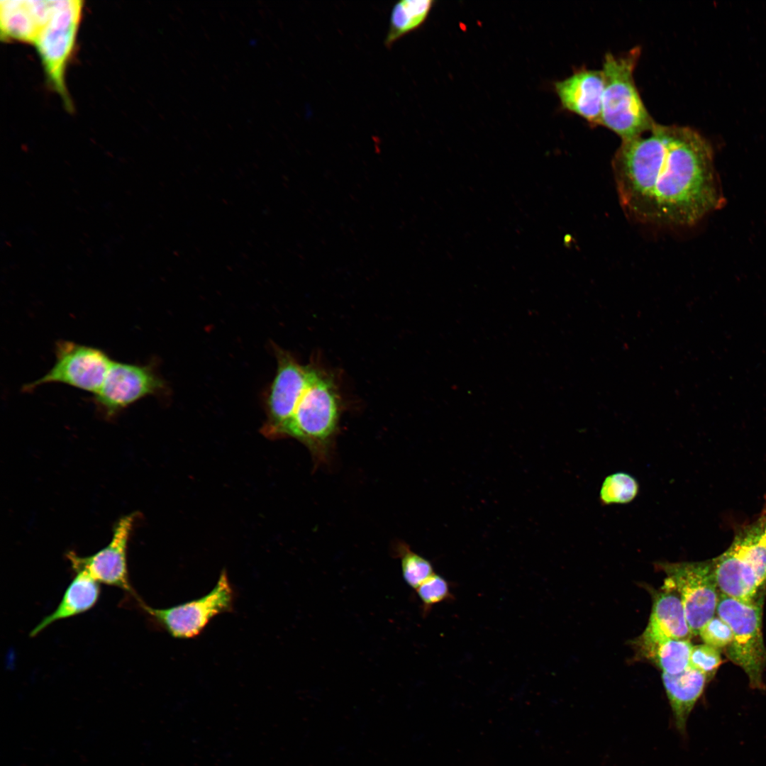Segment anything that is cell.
Segmentation results:
<instances>
[{
  "label": "cell",
  "instance_id": "obj_23",
  "mask_svg": "<svg viewBox=\"0 0 766 766\" xmlns=\"http://www.w3.org/2000/svg\"><path fill=\"white\" fill-rule=\"evenodd\" d=\"M721 663L720 650L706 644L693 645L689 666L703 673L709 680Z\"/></svg>",
  "mask_w": 766,
  "mask_h": 766
},
{
  "label": "cell",
  "instance_id": "obj_24",
  "mask_svg": "<svg viewBox=\"0 0 766 766\" xmlns=\"http://www.w3.org/2000/svg\"><path fill=\"white\" fill-rule=\"evenodd\" d=\"M699 635L704 644L719 650L728 647L733 638L731 628L718 616H714L709 621L701 628Z\"/></svg>",
  "mask_w": 766,
  "mask_h": 766
},
{
  "label": "cell",
  "instance_id": "obj_17",
  "mask_svg": "<svg viewBox=\"0 0 766 766\" xmlns=\"http://www.w3.org/2000/svg\"><path fill=\"white\" fill-rule=\"evenodd\" d=\"M0 8L2 40L32 44L40 22L35 1H2Z\"/></svg>",
  "mask_w": 766,
  "mask_h": 766
},
{
  "label": "cell",
  "instance_id": "obj_15",
  "mask_svg": "<svg viewBox=\"0 0 766 766\" xmlns=\"http://www.w3.org/2000/svg\"><path fill=\"white\" fill-rule=\"evenodd\" d=\"M662 680L675 728L681 735L685 736L689 716L701 696L708 679L703 673L689 666L677 675L662 672Z\"/></svg>",
  "mask_w": 766,
  "mask_h": 766
},
{
  "label": "cell",
  "instance_id": "obj_14",
  "mask_svg": "<svg viewBox=\"0 0 766 766\" xmlns=\"http://www.w3.org/2000/svg\"><path fill=\"white\" fill-rule=\"evenodd\" d=\"M652 595L650 617L640 637L651 640L672 638L689 640L693 635L687 621L681 597L673 584L665 579L662 587L654 590Z\"/></svg>",
  "mask_w": 766,
  "mask_h": 766
},
{
  "label": "cell",
  "instance_id": "obj_9",
  "mask_svg": "<svg viewBox=\"0 0 766 766\" xmlns=\"http://www.w3.org/2000/svg\"><path fill=\"white\" fill-rule=\"evenodd\" d=\"M657 567L678 592L692 635H699L715 616L720 594L711 560L660 562Z\"/></svg>",
  "mask_w": 766,
  "mask_h": 766
},
{
  "label": "cell",
  "instance_id": "obj_18",
  "mask_svg": "<svg viewBox=\"0 0 766 766\" xmlns=\"http://www.w3.org/2000/svg\"><path fill=\"white\" fill-rule=\"evenodd\" d=\"M637 643L642 655L664 673L677 675L689 667L693 646L690 640L672 638L650 640L640 637Z\"/></svg>",
  "mask_w": 766,
  "mask_h": 766
},
{
  "label": "cell",
  "instance_id": "obj_16",
  "mask_svg": "<svg viewBox=\"0 0 766 766\" xmlns=\"http://www.w3.org/2000/svg\"><path fill=\"white\" fill-rule=\"evenodd\" d=\"M100 589L99 583L89 575L82 572H75L55 609L43 617L29 635L35 637L56 621L88 611L96 604Z\"/></svg>",
  "mask_w": 766,
  "mask_h": 766
},
{
  "label": "cell",
  "instance_id": "obj_3",
  "mask_svg": "<svg viewBox=\"0 0 766 766\" xmlns=\"http://www.w3.org/2000/svg\"><path fill=\"white\" fill-rule=\"evenodd\" d=\"M710 560L720 593L746 603L761 599L766 584V504L755 521L737 528L726 550Z\"/></svg>",
  "mask_w": 766,
  "mask_h": 766
},
{
  "label": "cell",
  "instance_id": "obj_11",
  "mask_svg": "<svg viewBox=\"0 0 766 766\" xmlns=\"http://www.w3.org/2000/svg\"><path fill=\"white\" fill-rule=\"evenodd\" d=\"M277 372L266 398L267 421L262 433L278 438L291 418L309 379L311 364L301 365L288 351L274 345Z\"/></svg>",
  "mask_w": 766,
  "mask_h": 766
},
{
  "label": "cell",
  "instance_id": "obj_13",
  "mask_svg": "<svg viewBox=\"0 0 766 766\" xmlns=\"http://www.w3.org/2000/svg\"><path fill=\"white\" fill-rule=\"evenodd\" d=\"M562 106L591 125H601L604 77L602 70L580 68L554 84Z\"/></svg>",
  "mask_w": 766,
  "mask_h": 766
},
{
  "label": "cell",
  "instance_id": "obj_5",
  "mask_svg": "<svg viewBox=\"0 0 766 766\" xmlns=\"http://www.w3.org/2000/svg\"><path fill=\"white\" fill-rule=\"evenodd\" d=\"M762 599L746 603L720 593L716 614L731 628L727 655L748 677L750 686L762 689L766 648L762 633Z\"/></svg>",
  "mask_w": 766,
  "mask_h": 766
},
{
  "label": "cell",
  "instance_id": "obj_1",
  "mask_svg": "<svg viewBox=\"0 0 766 766\" xmlns=\"http://www.w3.org/2000/svg\"><path fill=\"white\" fill-rule=\"evenodd\" d=\"M612 170L623 209L641 223L692 226L723 204L711 145L688 126L655 123L622 140Z\"/></svg>",
  "mask_w": 766,
  "mask_h": 766
},
{
  "label": "cell",
  "instance_id": "obj_6",
  "mask_svg": "<svg viewBox=\"0 0 766 766\" xmlns=\"http://www.w3.org/2000/svg\"><path fill=\"white\" fill-rule=\"evenodd\" d=\"M82 9V1H55L52 14L32 43L40 58L47 81L69 110L72 109V103L65 76L74 52Z\"/></svg>",
  "mask_w": 766,
  "mask_h": 766
},
{
  "label": "cell",
  "instance_id": "obj_2",
  "mask_svg": "<svg viewBox=\"0 0 766 766\" xmlns=\"http://www.w3.org/2000/svg\"><path fill=\"white\" fill-rule=\"evenodd\" d=\"M341 398L333 374L311 363L308 384L279 437L304 443L317 462L325 461L338 429Z\"/></svg>",
  "mask_w": 766,
  "mask_h": 766
},
{
  "label": "cell",
  "instance_id": "obj_8",
  "mask_svg": "<svg viewBox=\"0 0 766 766\" xmlns=\"http://www.w3.org/2000/svg\"><path fill=\"white\" fill-rule=\"evenodd\" d=\"M55 361L40 378L25 384L30 392L47 384L60 383L96 394L113 362L103 350L70 340H61L55 345Z\"/></svg>",
  "mask_w": 766,
  "mask_h": 766
},
{
  "label": "cell",
  "instance_id": "obj_10",
  "mask_svg": "<svg viewBox=\"0 0 766 766\" xmlns=\"http://www.w3.org/2000/svg\"><path fill=\"white\" fill-rule=\"evenodd\" d=\"M166 389L165 382L153 363L139 365L113 360L93 401L104 417L111 418L140 399L163 394Z\"/></svg>",
  "mask_w": 766,
  "mask_h": 766
},
{
  "label": "cell",
  "instance_id": "obj_21",
  "mask_svg": "<svg viewBox=\"0 0 766 766\" xmlns=\"http://www.w3.org/2000/svg\"><path fill=\"white\" fill-rule=\"evenodd\" d=\"M635 479L624 472H616L606 477L600 490L603 504H626L631 501L638 492Z\"/></svg>",
  "mask_w": 766,
  "mask_h": 766
},
{
  "label": "cell",
  "instance_id": "obj_12",
  "mask_svg": "<svg viewBox=\"0 0 766 766\" xmlns=\"http://www.w3.org/2000/svg\"><path fill=\"white\" fill-rule=\"evenodd\" d=\"M135 518V514L120 518L109 544L96 553L82 557L69 552L66 556L73 571L84 572L99 584L120 588L138 598L129 580L127 565L128 544Z\"/></svg>",
  "mask_w": 766,
  "mask_h": 766
},
{
  "label": "cell",
  "instance_id": "obj_20",
  "mask_svg": "<svg viewBox=\"0 0 766 766\" xmlns=\"http://www.w3.org/2000/svg\"><path fill=\"white\" fill-rule=\"evenodd\" d=\"M395 552L400 559L403 578L410 587L417 589L434 574L431 562L411 550L406 544H398Z\"/></svg>",
  "mask_w": 766,
  "mask_h": 766
},
{
  "label": "cell",
  "instance_id": "obj_22",
  "mask_svg": "<svg viewBox=\"0 0 766 766\" xmlns=\"http://www.w3.org/2000/svg\"><path fill=\"white\" fill-rule=\"evenodd\" d=\"M415 590L421 602V610L424 617L436 604L453 599L448 582L435 573L426 579Z\"/></svg>",
  "mask_w": 766,
  "mask_h": 766
},
{
  "label": "cell",
  "instance_id": "obj_19",
  "mask_svg": "<svg viewBox=\"0 0 766 766\" xmlns=\"http://www.w3.org/2000/svg\"><path fill=\"white\" fill-rule=\"evenodd\" d=\"M431 0H401L391 11L384 45L391 48L398 40L418 28L427 18L433 6Z\"/></svg>",
  "mask_w": 766,
  "mask_h": 766
},
{
  "label": "cell",
  "instance_id": "obj_7",
  "mask_svg": "<svg viewBox=\"0 0 766 766\" xmlns=\"http://www.w3.org/2000/svg\"><path fill=\"white\" fill-rule=\"evenodd\" d=\"M234 591L226 571L206 595L167 609H155L139 597V606L161 628L175 638L198 636L216 616L232 611Z\"/></svg>",
  "mask_w": 766,
  "mask_h": 766
},
{
  "label": "cell",
  "instance_id": "obj_4",
  "mask_svg": "<svg viewBox=\"0 0 766 766\" xmlns=\"http://www.w3.org/2000/svg\"><path fill=\"white\" fill-rule=\"evenodd\" d=\"M640 54V47L635 46L620 55L607 52L603 59L604 89L601 126L622 140L646 132L655 123L642 101L633 78Z\"/></svg>",
  "mask_w": 766,
  "mask_h": 766
}]
</instances>
